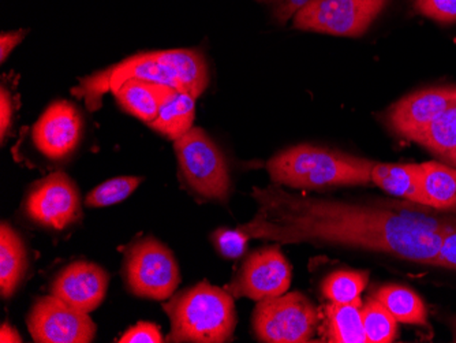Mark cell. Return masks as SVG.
I'll return each mask as SVG.
<instances>
[{"instance_id": "1", "label": "cell", "mask_w": 456, "mask_h": 343, "mask_svg": "<svg viewBox=\"0 0 456 343\" xmlns=\"http://www.w3.org/2000/svg\"><path fill=\"white\" fill-rule=\"evenodd\" d=\"M257 211L238 229L279 244L342 245L435 265L453 217L421 204H353L255 186Z\"/></svg>"}, {"instance_id": "2", "label": "cell", "mask_w": 456, "mask_h": 343, "mask_svg": "<svg viewBox=\"0 0 456 343\" xmlns=\"http://www.w3.org/2000/svg\"><path fill=\"white\" fill-rule=\"evenodd\" d=\"M130 78L164 84L193 97L201 96L209 83L208 65L197 50H166L142 53L122 62L79 79L71 94L86 100L91 111L102 107V97L114 92Z\"/></svg>"}, {"instance_id": "3", "label": "cell", "mask_w": 456, "mask_h": 343, "mask_svg": "<svg viewBox=\"0 0 456 343\" xmlns=\"http://www.w3.org/2000/svg\"><path fill=\"white\" fill-rule=\"evenodd\" d=\"M375 161L301 144L287 148L266 163L271 181L281 186L320 191L338 186L366 185L371 183Z\"/></svg>"}, {"instance_id": "4", "label": "cell", "mask_w": 456, "mask_h": 343, "mask_svg": "<svg viewBox=\"0 0 456 343\" xmlns=\"http://www.w3.org/2000/svg\"><path fill=\"white\" fill-rule=\"evenodd\" d=\"M163 309L171 322L168 342H227L237 326L232 294L208 282L174 294Z\"/></svg>"}, {"instance_id": "5", "label": "cell", "mask_w": 456, "mask_h": 343, "mask_svg": "<svg viewBox=\"0 0 456 343\" xmlns=\"http://www.w3.org/2000/svg\"><path fill=\"white\" fill-rule=\"evenodd\" d=\"M179 170L186 185L207 200L227 199L232 189L224 156L204 130L193 127L174 141Z\"/></svg>"}, {"instance_id": "6", "label": "cell", "mask_w": 456, "mask_h": 343, "mask_svg": "<svg viewBox=\"0 0 456 343\" xmlns=\"http://www.w3.org/2000/svg\"><path fill=\"white\" fill-rule=\"evenodd\" d=\"M319 324V309L298 291L258 301L253 314V330L261 342H310Z\"/></svg>"}, {"instance_id": "7", "label": "cell", "mask_w": 456, "mask_h": 343, "mask_svg": "<svg viewBox=\"0 0 456 343\" xmlns=\"http://www.w3.org/2000/svg\"><path fill=\"white\" fill-rule=\"evenodd\" d=\"M125 281L134 296L166 301L181 283L173 252L153 237L142 238L125 256Z\"/></svg>"}, {"instance_id": "8", "label": "cell", "mask_w": 456, "mask_h": 343, "mask_svg": "<svg viewBox=\"0 0 456 343\" xmlns=\"http://www.w3.org/2000/svg\"><path fill=\"white\" fill-rule=\"evenodd\" d=\"M391 0H310L293 20L296 29L361 37Z\"/></svg>"}, {"instance_id": "9", "label": "cell", "mask_w": 456, "mask_h": 343, "mask_svg": "<svg viewBox=\"0 0 456 343\" xmlns=\"http://www.w3.org/2000/svg\"><path fill=\"white\" fill-rule=\"evenodd\" d=\"M28 330L38 343H89L96 337V324L58 297H40L28 316Z\"/></svg>"}, {"instance_id": "10", "label": "cell", "mask_w": 456, "mask_h": 343, "mask_svg": "<svg viewBox=\"0 0 456 343\" xmlns=\"http://www.w3.org/2000/svg\"><path fill=\"white\" fill-rule=\"evenodd\" d=\"M28 216L48 229L63 230L81 216V200L68 174H51L30 189L25 200Z\"/></svg>"}, {"instance_id": "11", "label": "cell", "mask_w": 456, "mask_h": 343, "mask_svg": "<svg viewBox=\"0 0 456 343\" xmlns=\"http://www.w3.org/2000/svg\"><path fill=\"white\" fill-rule=\"evenodd\" d=\"M291 267L276 247L264 248L248 256L237 276L225 288L232 297L263 301L281 296L291 285Z\"/></svg>"}, {"instance_id": "12", "label": "cell", "mask_w": 456, "mask_h": 343, "mask_svg": "<svg viewBox=\"0 0 456 343\" xmlns=\"http://www.w3.org/2000/svg\"><path fill=\"white\" fill-rule=\"evenodd\" d=\"M455 100L453 86L422 89L394 104L387 114V122L396 135L417 143L433 120Z\"/></svg>"}, {"instance_id": "13", "label": "cell", "mask_w": 456, "mask_h": 343, "mask_svg": "<svg viewBox=\"0 0 456 343\" xmlns=\"http://www.w3.org/2000/svg\"><path fill=\"white\" fill-rule=\"evenodd\" d=\"M36 148L51 160H63L78 147L82 118L66 100L51 104L33 127Z\"/></svg>"}, {"instance_id": "14", "label": "cell", "mask_w": 456, "mask_h": 343, "mask_svg": "<svg viewBox=\"0 0 456 343\" xmlns=\"http://www.w3.org/2000/svg\"><path fill=\"white\" fill-rule=\"evenodd\" d=\"M110 276L100 265L74 261L53 279L51 294L79 311H96L106 298Z\"/></svg>"}, {"instance_id": "15", "label": "cell", "mask_w": 456, "mask_h": 343, "mask_svg": "<svg viewBox=\"0 0 456 343\" xmlns=\"http://www.w3.org/2000/svg\"><path fill=\"white\" fill-rule=\"evenodd\" d=\"M176 89L147 79L130 78L112 92L118 104L133 117L151 124L158 118L161 106Z\"/></svg>"}, {"instance_id": "16", "label": "cell", "mask_w": 456, "mask_h": 343, "mask_svg": "<svg viewBox=\"0 0 456 343\" xmlns=\"http://www.w3.org/2000/svg\"><path fill=\"white\" fill-rule=\"evenodd\" d=\"M320 332L324 342L368 343L362 323V302H328L320 311Z\"/></svg>"}, {"instance_id": "17", "label": "cell", "mask_w": 456, "mask_h": 343, "mask_svg": "<svg viewBox=\"0 0 456 343\" xmlns=\"http://www.w3.org/2000/svg\"><path fill=\"white\" fill-rule=\"evenodd\" d=\"M28 268L24 241L6 222L0 226V294L10 298L17 291Z\"/></svg>"}, {"instance_id": "18", "label": "cell", "mask_w": 456, "mask_h": 343, "mask_svg": "<svg viewBox=\"0 0 456 343\" xmlns=\"http://www.w3.org/2000/svg\"><path fill=\"white\" fill-rule=\"evenodd\" d=\"M421 173V165L373 163L370 178L371 183L383 189L387 193L424 206Z\"/></svg>"}, {"instance_id": "19", "label": "cell", "mask_w": 456, "mask_h": 343, "mask_svg": "<svg viewBox=\"0 0 456 343\" xmlns=\"http://www.w3.org/2000/svg\"><path fill=\"white\" fill-rule=\"evenodd\" d=\"M424 206L437 211H456V168L437 161L421 165Z\"/></svg>"}, {"instance_id": "20", "label": "cell", "mask_w": 456, "mask_h": 343, "mask_svg": "<svg viewBox=\"0 0 456 343\" xmlns=\"http://www.w3.org/2000/svg\"><path fill=\"white\" fill-rule=\"evenodd\" d=\"M196 117V97L188 92L175 91L161 106L158 118L151 122V129L168 140H178L193 129Z\"/></svg>"}, {"instance_id": "21", "label": "cell", "mask_w": 456, "mask_h": 343, "mask_svg": "<svg viewBox=\"0 0 456 343\" xmlns=\"http://www.w3.org/2000/svg\"><path fill=\"white\" fill-rule=\"evenodd\" d=\"M373 298L403 324L425 326L428 322L427 308L416 291L406 286L387 285L376 291Z\"/></svg>"}, {"instance_id": "22", "label": "cell", "mask_w": 456, "mask_h": 343, "mask_svg": "<svg viewBox=\"0 0 456 343\" xmlns=\"http://www.w3.org/2000/svg\"><path fill=\"white\" fill-rule=\"evenodd\" d=\"M417 143L430 152L452 160L456 155V100L433 120Z\"/></svg>"}, {"instance_id": "23", "label": "cell", "mask_w": 456, "mask_h": 343, "mask_svg": "<svg viewBox=\"0 0 456 343\" xmlns=\"http://www.w3.org/2000/svg\"><path fill=\"white\" fill-rule=\"evenodd\" d=\"M368 271H337L325 278L322 293L330 302L351 304L361 301V294L368 285Z\"/></svg>"}, {"instance_id": "24", "label": "cell", "mask_w": 456, "mask_h": 343, "mask_svg": "<svg viewBox=\"0 0 456 343\" xmlns=\"http://www.w3.org/2000/svg\"><path fill=\"white\" fill-rule=\"evenodd\" d=\"M362 323L368 343L394 342L398 335V320L376 298L362 306Z\"/></svg>"}, {"instance_id": "25", "label": "cell", "mask_w": 456, "mask_h": 343, "mask_svg": "<svg viewBox=\"0 0 456 343\" xmlns=\"http://www.w3.org/2000/svg\"><path fill=\"white\" fill-rule=\"evenodd\" d=\"M142 183L141 176H117L102 185L96 186L86 196V204L89 208H102L122 203Z\"/></svg>"}, {"instance_id": "26", "label": "cell", "mask_w": 456, "mask_h": 343, "mask_svg": "<svg viewBox=\"0 0 456 343\" xmlns=\"http://www.w3.org/2000/svg\"><path fill=\"white\" fill-rule=\"evenodd\" d=\"M414 9L440 24L456 22V0H416Z\"/></svg>"}, {"instance_id": "27", "label": "cell", "mask_w": 456, "mask_h": 343, "mask_svg": "<svg viewBox=\"0 0 456 343\" xmlns=\"http://www.w3.org/2000/svg\"><path fill=\"white\" fill-rule=\"evenodd\" d=\"M250 238L237 230H217L214 235L215 247L224 257L238 258L245 253L246 245Z\"/></svg>"}, {"instance_id": "28", "label": "cell", "mask_w": 456, "mask_h": 343, "mask_svg": "<svg viewBox=\"0 0 456 343\" xmlns=\"http://www.w3.org/2000/svg\"><path fill=\"white\" fill-rule=\"evenodd\" d=\"M118 342L120 343H161L164 342L160 329L155 323L140 322L127 330Z\"/></svg>"}, {"instance_id": "29", "label": "cell", "mask_w": 456, "mask_h": 343, "mask_svg": "<svg viewBox=\"0 0 456 343\" xmlns=\"http://www.w3.org/2000/svg\"><path fill=\"white\" fill-rule=\"evenodd\" d=\"M256 2L266 4L271 9L276 21L284 25L291 18L296 17L297 12L304 9L310 0H256Z\"/></svg>"}, {"instance_id": "30", "label": "cell", "mask_w": 456, "mask_h": 343, "mask_svg": "<svg viewBox=\"0 0 456 343\" xmlns=\"http://www.w3.org/2000/svg\"><path fill=\"white\" fill-rule=\"evenodd\" d=\"M435 265L456 270V217H453L452 222L448 226L444 240H443L439 257H437Z\"/></svg>"}, {"instance_id": "31", "label": "cell", "mask_w": 456, "mask_h": 343, "mask_svg": "<svg viewBox=\"0 0 456 343\" xmlns=\"http://www.w3.org/2000/svg\"><path fill=\"white\" fill-rule=\"evenodd\" d=\"M14 99H12V92L2 86L0 91V137L2 143H4L7 133L12 129V114H14Z\"/></svg>"}, {"instance_id": "32", "label": "cell", "mask_w": 456, "mask_h": 343, "mask_svg": "<svg viewBox=\"0 0 456 343\" xmlns=\"http://www.w3.org/2000/svg\"><path fill=\"white\" fill-rule=\"evenodd\" d=\"M27 30H17V32L2 33L0 36V61L2 63L6 61L12 51L24 40Z\"/></svg>"}, {"instance_id": "33", "label": "cell", "mask_w": 456, "mask_h": 343, "mask_svg": "<svg viewBox=\"0 0 456 343\" xmlns=\"http://www.w3.org/2000/svg\"><path fill=\"white\" fill-rule=\"evenodd\" d=\"M0 342H22V338L18 334L17 330L14 327L10 326L9 323H4L2 329H0Z\"/></svg>"}, {"instance_id": "34", "label": "cell", "mask_w": 456, "mask_h": 343, "mask_svg": "<svg viewBox=\"0 0 456 343\" xmlns=\"http://www.w3.org/2000/svg\"><path fill=\"white\" fill-rule=\"evenodd\" d=\"M451 161H452L453 165H455V166H456V155H455V156H453V159H452V160H451Z\"/></svg>"}]
</instances>
